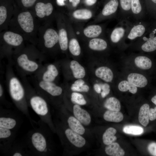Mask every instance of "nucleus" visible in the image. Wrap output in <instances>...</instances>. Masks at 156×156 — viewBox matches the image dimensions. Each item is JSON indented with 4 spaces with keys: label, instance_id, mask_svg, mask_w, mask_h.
<instances>
[{
    "label": "nucleus",
    "instance_id": "1",
    "mask_svg": "<svg viewBox=\"0 0 156 156\" xmlns=\"http://www.w3.org/2000/svg\"><path fill=\"white\" fill-rule=\"evenodd\" d=\"M40 120L36 122L38 127H34L28 133L25 144L31 155L47 156L51 152V145L45 128L47 125Z\"/></svg>",
    "mask_w": 156,
    "mask_h": 156
},
{
    "label": "nucleus",
    "instance_id": "2",
    "mask_svg": "<svg viewBox=\"0 0 156 156\" xmlns=\"http://www.w3.org/2000/svg\"><path fill=\"white\" fill-rule=\"evenodd\" d=\"M29 105L39 117L40 120L50 129L53 128L50 110L47 102L42 97L35 95L31 96L29 100Z\"/></svg>",
    "mask_w": 156,
    "mask_h": 156
},
{
    "label": "nucleus",
    "instance_id": "3",
    "mask_svg": "<svg viewBox=\"0 0 156 156\" xmlns=\"http://www.w3.org/2000/svg\"><path fill=\"white\" fill-rule=\"evenodd\" d=\"M119 9V0H106L100 12L96 16L92 24H96L105 20L117 18Z\"/></svg>",
    "mask_w": 156,
    "mask_h": 156
},
{
    "label": "nucleus",
    "instance_id": "4",
    "mask_svg": "<svg viewBox=\"0 0 156 156\" xmlns=\"http://www.w3.org/2000/svg\"><path fill=\"white\" fill-rule=\"evenodd\" d=\"M131 20L118 21L117 25L108 34V39L113 44H125V39L129 27Z\"/></svg>",
    "mask_w": 156,
    "mask_h": 156
},
{
    "label": "nucleus",
    "instance_id": "5",
    "mask_svg": "<svg viewBox=\"0 0 156 156\" xmlns=\"http://www.w3.org/2000/svg\"><path fill=\"white\" fill-rule=\"evenodd\" d=\"M140 49L143 51L151 52L156 50V26L151 25L146 33L136 40Z\"/></svg>",
    "mask_w": 156,
    "mask_h": 156
},
{
    "label": "nucleus",
    "instance_id": "6",
    "mask_svg": "<svg viewBox=\"0 0 156 156\" xmlns=\"http://www.w3.org/2000/svg\"><path fill=\"white\" fill-rule=\"evenodd\" d=\"M150 25L148 23L144 20L131 21L125 42L127 40L131 42L137 40L146 33Z\"/></svg>",
    "mask_w": 156,
    "mask_h": 156
},
{
    "label": "nucleus",
    "instance_id": "7",
    "mask_svg": "<svg viewBox=\"0 0 156 156\" xmlns=\"http://www.w3.org/2000/svg\"><path fill=\"white\" fill-rule=\"evenodd\" d=\"M106 24H92L77 31L79 36L88 39L105 36Z\"/></svg>",
    "mask_w": 156,
    "mask_h": 156
},
{
    "label": "nucleus",
    "instance_id": "8",
    "mask_svg": "<svg viewBox=\"0 0 156 156\" xmlns=\"http://www.w3.org/2000/svg\"><path fill=\"white\" fill-rule=\"evenodd\" d=\"M19 118L10 111L0 110V127L15 131L20 126Z\"/></svg>",
    "mask_w": 156,
    "mask_h": 156
},
{
    "label": "nucleus",
    "instance_id": "9",
    "mask_svg": "<svg viewBox=\"0 0 156 156\" xmlns=\"http://www.w3.org/2000/svg\"><path fill=\"white\" fill-rule=\"evenodd\" d=\"M147 14L145 0H131V19H132V21L144 20Z\"/></svg>",
    "mask_w": 156,
    "mask_h": 156
},
{
    "label": "nucleus",
    "instance_id": "10",
    "mask_svg": "<svg viewBox=\"0 0 156 156\" xmlns=\"http://www.w3.org/2000/svg\"><path fill=\"white\" fill-rule=\"evenodd\" d=\"M16 131L0 127V149L5 154L14 142Z\"/></svg>",
    "mask_w": 156,
    "mask_h": 156
},
{
    "label": "nucleus",
    "instance_id": "11",
    "mask_svg": "<svg viewBox=\"0 0 156 156\" xmlns=\"http://www.w3.org/2000/svg\"><path fill=\"white\" fill-rule=\"evenodd\" d=\"M94 13L90 8H76L71 11L70 17L71 21L77 22H81L90 20L93 18Z\"/></svg>",
    "mask_w": 156,
    "mask_h": 156
},
{
    "label": "nucleus",
    "instance_id": "12",
    "mask_svg": "<svg viewBox=\"0 0 156 156\" xmlns=\"http://www.w3.org/2000/svg\"><path fill=\"white\" fill-rule=\"evenodd\" d=\"M17 20L21 27L25 32L29 33L33 31L34 20L30 12H25L20 13L18 15Z\"/></svg>",
    "mask_w": 156,
    "mask_h": 156
},
{
    "label": "nucleus",
    "instance_id": "13",
    "mask_svg": "<svg viewBox=\"0 0 156 156\" xmlns=\"http://www.w3.org/2000/svg\"><path fill=\"white\" fill-rule=\"evenodd\" d=\"M119 9L116 18L118 21L131 20V0H119Z\"/></svg>",
    "mask_w": 156,
    "mask_h": 156
},
{
    "label": "nucleus",
    "instance_id": "14",
    "mask_svg": "<svg viewBox=\"0 0 156 156\" xmlns=\"http://www.w3.org/2000/svg\"><path fill=\"white\" fill-rule=\"evenodd\" d=\"M63 132L66 138L75 146L81 148L85 144L86 141L84 138L70 129H66Z\"/></svg>",
    "mask_w": 156,
    "mask_h": 156
},
{
    "label": "nucleus",
    "instance_id": "15",
    "mask_svg": "<svg viewBox=\"0 0 156 156\" xmlns=\"http://www.w3.org/2000/svg\"><path fill=\"white\" fill-rule=\"evenodd\" d=\"M12 156H29L31 154L26 144L14 142L5 154Z\"/></svg>",
    "mask_w": 156,
    "mask_h": 156
},
{
    "label": "nucleus",
    "instance_id": "16",
    "mask_svg": "<svg viewBox=\"0 0 156 156\" xmlns=\"http://www.w3.org/2000/svg\"><path fill=\"white\" fill-rule=\"evenodd\" d=\"M39 86L45 93L52 96H59L62 93V88L52 82L43 80L40 82Z\"/></svg>",
    "mask_w": 156,
    "mask_h": 156
},
{
    "label": "nucleus",
    "instance_id": "17",
    "mask_svg": "<svg viewBox=\"0 0 156 156\" xmlns=\"http://www.w3.org/2000/svg\"><path fill=\"white\" fill-rule=\"evenodd\" d=\"M105 36L90 39L88 46L92 50L101 51L105 50L108 47V43Z\"/></svg>",
    "mask_w": 156,
    "mask_h": 156
},
{
    "label": "nucleus",
    "instance_id": "18",
    "mask_svg": "<svg viewBox=\"0 0 156 156\" xmlns=\"http://www.w3.org/2000/svg\"><path fill=\"white\" fill-rule=\"evenodd\" d=\"M73 113L75 117L82 124L85 125H88L91 121V118L89 113L81 108L79 105L75 104L73 107Z\"/></svg>",
    "mask_w": 156,
    "mask_h": 156
},
{
    "label": "nucleus",
    "instance_id": "19",
    "mask_svg": "<svg viewBox=\"0 0 156 156\" xmlns=\"http://www.w3.org/2000/svg\"><path fill=\"white\" fill-rule=\"evenodd\" d=\"M17 62L19 66L27 71L34 72L38 67V64L34 61L29 60L27 55L25 54H21L18 57Z\"/></svg>",
    "mask_w": 156,
    "mask_h": 156
},
{
    "label": "nucleus",
    "instance_id": "20",
    "mask_svg": "<svg viewBox=\"0 0 156 156\" xmlns=\"http://www.w3.org/2000/svg\"><path fill=\"white\" fill-rule=\"evenodd\" d=\"M45 47L48 48L53 47L59 42L58 33L52 28H49L43 36Z\"/></svg>",
    "mask_w": 156,
    "mask_h": 156
},
{
    "label": "nucleus",
    "instance_id": "21",
    "mask_svg": "<svg viewBox=\"0 0 156 156\" xmlns=\"http://www.w3.org/2000/svg\"><path fill=\"white\" fill-rule=\"evenodd\" d=\"M35 9L37 16L40 18H43L51 15L53 13V7L50 3H44L39 2L36 4Z\"/></svg>",
    "mask_w": 156,
    "mask_h": 156
},
{
    "label": "nucleus",
    "instance_id": "22",
    "mask_svg": "<svg viewBox=\"0 0 156 156\" xmlns=\"http://www.w3.org/2000/svg\"><path fill=\"white\" fill-rule=\"evenodd\" d=\"M128 81L138 87L143 88L146 86L148 80L143 75L138 73H132L128 76Z\"/></svg>",
    "mask_w": 156,
    "mask_h": 156
},
{
    "label": "nucleus",
    "instance_id": "23",
    "mask_svg": "<svg viewBox=\"0 0 156 156\" xmlns=\"http://www.w3.org/2000/svg\"><path fill=\"white\" fill-rule=\"evenodd\" d=\"M4 41L8 44L13 46L20 45L23 41V38L20 35L10 31L5 32L3 36Z\"/></svg>",
    "mask_w": 156,
    "mask_h": 156
},
{
    "label": "nucleus",
    "instance_id": "24",
    "mask_svg": "<svg viewBox=\"0 0 156 156\" xmlns=\"http://www.w3.org/2000/svg\"><path fill=\"white\" fill-rule=\"evenodd\" d=\"M96 76L106 82H110L114 77L113 73L111 70L106 66H101L95 70Z\"/></svg>",
    "mask_w": 156,
    "mask_h": 156
},
{
    "label": "nucleus",
    "instance_id": "25",
    "mask_svg": "<svg viewBox=\"0 0 156 156\" xmlns=\"http://www.w3.org/2000/svg\"><path fill=\"white\" fill-rule=\"evenodd\" d=\"M67 123L70 128L77 133L82 135L85 130L82 123L75 117L70 116L68 118Z\"/></svg>",
    "mask_w": 156,
    "mask_h": 156
},
{
    "label": "nucleus",
    "instance_id": "26",
    "mask_svg": "<svg viewBox=\"0 0 156 156\" xmlns=\"http://www.w3.org/2000/svg\"><path fill=\"white\" fill-rule=\"evenodd\" d=\"M107 155L111 156H123L125 154L124 150L117 142H113L107 145L105 148Z\"/></svg>",
    "mask_w": 156,
    "mask_h": 156
},
{
    "label": "nucleus",
    "instance_id": "27",
    "mask_svg": "<svg viewBox=\"0 0 156 156\" xmlns=\"http://www.w3.org/2000/svg\"><path fill=\"white\" fill-rule=\"evenodd\" d=\"M70 67L71 70L73 75L76 79L83 78L86 75V72L84 67L77 61L72 60L70 63Z\"/></svg>",
    "mask_w": 156,
    "mask_h": 156
},
{
    "label": "nucleus",
    "instance_id": "28",
    "mask_svg": "<svg viewBox=\"0 0 156 156\" xmlns=\"http://www.w3.org/2000/svg\"><path fill=\"white\" fill-rule=\"evenodd\" d=\"M134 61L135 65L142 70L149 69L152 66V62L151 60L146 56H137L135 58Z\"/></svg>",
    "mask_w": 156,
    "mask_h": 156
},
{
    "label": "nucleus",
    "instance_id": "29",
    "mask_svg": "<svg viewBox=\"0 0 156 156\" xmlns=\"http://www.w3.org/2000/svg\"><path fill=\"white\" fill-rule=\"evenodd\" d=\"M149 109V105L146 103L141 107L139 110V120L140 122L144 127H146L149 122L148 114Z\"/></svg>",
    "mask_w": 156,
    "mask_h": 156
},
{
    "label": "nucleus",
    "instance_id": "30",
    "mask_svg": "<svg viewBox=\"0 0 156 156\" xmlns=\"http://www.w3.org/2000/svg\"><path fill=\"white\" fill-rule=\"evenodd\" d=\"M103 117L104 119L107 121L115 122H120L123 118V115L121 112L109 110L105 112Z\"/></svg>",
    "mask_w": 156,
    "mask_h": 156
},
{
    "label": "nucleus",
    "instance_id": "31",
    "mask_svg": "<svg viewBox=\"0 0 156 156\" xmlns=\"http://www.w3.org/2000/svg\"><path fill=\"white\" fill-rule=\"evenodd\" d=\"M59 74L57 68L54 65L51 64L47 67V70L44 73L42 79L43 81L52 82Z\"/></svg>",
    "mask_w": 156,
    "mask_h": 156
},
{
    "label": "nucleus",
    "instance_id": "32",
    "mask_svg": "<svg viewBox=\"0 0 156 156\" xmlns=\"http://www.w3.org/2000/svg\"><path fill=\"white\" fill-rule=\"evenodd\" d=\"M116 133V130L113 127H110L107 129L103 135V143L107 145L114 142L117 139L115 135Z\"/></svg>",
    "mask_w": 156,
    "mask_h": 156
},
{
    "label": "nucleus",
    "instance_id": "33",
    "mask_svg": "<svg viewBox=\"0 0 156 156\" xmlns=\"http://www.w3.org/2000/svg\"><path fill=\"white\" fill-rule=\"evenodd\" d=\"M104 107L108 110L119 111L121 109L120 102L116 98L110 97L106 99L104 103Z\"/></svg>",
    "mask_w": 156,
    "mask_h": 156
},
{
    "label": "nucleus",
    "instance_id": "34",
    "mask_svg": "<svg viewBox=\"0 0 156 156\" xmlns=\"http://www.w3.org/2000/svg\"><path fill=\"white\" fill-rule=\"evenodd\" d=\"M119 90L121 91L125 92L128 90L133 94L137 91V87L130 83L128 81L123 80L120 81L118 86Z\"/></svg>",
    "mask_w": 156,
    "mask_h": 156
},
{
    "label": "nucleus",
    "instance_id": "35",
    "mask_svg": "<svg viewBox=\"0 0 156 156\" xmlns=\"http://www.w3.org/2000/svg\"><path fill=\"white\" fill-rule=\"evenodd\" d=\"M123 131L125 133L133 135H139L143 133V129L141 127L132 125L125 126Z\"/></svg>",
    "mask_w": 156,
    "mask_h": 156
},
{
    "label": "nucleus",
    "instance_id": "36",
    "mask_svg": "<svg viewBox=\"0 0 156 156\" xmlns=\"http://www.w3.org/2000/svg\"><path fill=\"white\" fill-rule=\"evenodd\" d=\"M71 100L73 103L79 105H84L86 104V101L83 95L79 93L73 92L71 95Z\"/></svg>",
    "mask_w": 156,
    "mask_h": 156
},
{
    "label": "nucleus",
    "instance_id": "37",
    "mask_svg": "<svg viewBox=\"0 0 156 156\" xmlns=\"http://www.w3.org/2000/svg\"><path fill=\"white\" fill-rule=\"evenodd\" d=\"M148 13L153 16L156 10V0H145Z\"/></svg>",
    "mask_w": 156,
    "mask_h": 156
},
{
    "label": "nucleus",
    "instance_id": "38",
    "mask_svg": "<svg viewBox=\"0 0 156 156\" xmlns=\"http://www.w3.org/2000/svg\"><path fill=\"white\" fill-rule=\"evenodd\" d=\"M70 88L72 90L75 92H87L89 90V86L84 84L82 86H77L73 83Z\"/></svg>",
    "mask_w": 156,
    "mask_h": 156
},
{
    "label": "nucleus",
    "instance_id": "39",
    "mask_svg": "<svg viewBox=\"0 0 156 156\" xmlns=\"http://www.w3.org/2000/svg\"><path fill=\"white\" fill-rule=\"evenodd\" d=\"M101 90V95L102 98H105L109 93L110 91V87L109 85L107 83L100 84Z\"/></svg>",
    "mask_w": 156,
    "mask_h": 156
},
{
    "label": "nucleus",
    "instance_id": "40",
    "mask_svg": "<svg viewBox=\"0 0 156 156\" xmlns=\"http://www.w3.org/2000/svg\"><path fill=\"white\" fill-rule=\"evenodd\" d=\"M7 16L6 8L3 6L0 7V25L2 24L5 21Z\"/></svg>",
    "mask_w": 156,
    "mask_h": 156
},
{
    "label": "nucleus",
    "instance_id": "41",
    "mask_svg": "<svg viewBox=\"0 0 156 156\" xmlns=\"http://www.w3.org/2000/svg\"><path fill=\"white\" fill-rule=\"evenodd\" d=\"M68 0L70 11L77 8L81 2V0Z\"/></svg>",
    "mask_w": 156,
    "mask_h": 156
},
{
    "label": "nucleus",
    "instance_id": "42",
    "mask_svg": "<svg viewBox=\"0 0 156 156\" xmlns=\"http://www.w3.org/2000/svg\"><path fill=\"white\" fill-rule=\"evenodd\" d=\"M147 148L151 155L156 156V143L152 142L150 143L148 145Z\"/></svg>",
    "mask_w": 156,
    "mask_h": 156
},
{
    "label": "nucleus",
    "instance_id": "43",
    "mask_svg": "<svg viewBox=\"0 0 156 156\" xmlns=\"http://www.w3.org/2000/svg\"><path fill=\"white\" fill-rule=\"evenodd\" d=\"M148 116L149 120L151 121L156 119V107L154 108L150 109Z\"/></svg>",
    "mask_w": 156,
    "mask_h": 156
},
{
    "label": "nucleus",
    "instance_id": "44",
    "mask_svg": "<svg viewBox=\"0 0 156 156\" xmlns=\"http://www.w3.org/2000/svg\"><path fill=\"white\" fill-rule=\"evenodd\" d=\"M98 0H83V3L87 8H89L95 5Z\"/></svg>",
    "mask_w": 156,
    "mask_h": 156
},
{
    "label": "nucleus",
    "instance_id": "45",
    "mask_svg": "<svg viewBox=\"0 0 156 156\" xmlns=\"http://www.w3.org/2000/svg\"><path fill=\"white\" fill-rule=\"evenodd\" d=\"M36 0H21L23 5L25 7L29 8L32 6Z\"/></svg>",
    "mask_w": 156,
    "mask_h": 156
},
{
    "label": "nucleus",
    "instance_id": "46",
    "mask_svg": "<svg viewBox=\"0 0 156 156\" xmlns=\"http://www.w3.org/2000/svg\"><path fill=\"white\" fill-rule=\"evenodd\" d=\"M94 88L98 93H100L101 92V88L100 84H95L94 85Z\"/></svg>",
    "mask_w": 156,
    "mask_h": 156
},
{
    "label": "nucleus",
    "instance_id": "47",
    "mask_svg": "<svg viewBox=\"0 0 156 156\" xmlns=\"http://www.w3.org/2000/svg\"><path fill=\"white\" fill-rule=\"evenodd\" d=\"M84 81L81 79H80L75 81L74 84L77 86H82L84 84Z\"/></svg>",
    "mask_w": 156,
    "mask_h": 156
},
{
    "label": "nucleus",
    "instance_id": "48",
    "mask_svg": "<svg viewBox=\"0 0 156 156\" xmlns=\"http://www.w3.org/2000/svg\"><path fill=\"white\" fill-rule=\"evenodd\" d=\"M66 0H57V3L60 5H63L65 4L64 1Z\"/></svg>",
    "mask_w": 156,
    "mask_h": 156
},
{
    "label": "nucleus",
    "instance_id": "49",
    "mask_svg": "<svg viewBox=\"0 0 156 156\" xmlns=\"http://www.w3.org/2000/svg\"><path fill=\"white\" fill-rule=\"evenodd\" d=\"M3 90L1 84L0 85V97H1L3 95Z\"/></svg>",
    "mask_w": 156,
    "mask_h": 156
},
{
    "label": "nucleus",
    "instance_id": "50",
    "mask_svg": "<svg viewBox=\"0 0 156 156\" xmlns=\"http://www.w3.org/2000/svg\"><path fill=\"white\" fill-rule=\"evenodd\" d=\"M151 101L156 105V95L152 98Z\"/></svg>",
    "mask_w": 156,
    "mask_h": 156
},
{
    "label": "nucleus",
    "instance_id": "51",
    "mask_svg": "<svg viewBox=\"0 0 156 156\" xmlns=\"http://www.w3.org/2000/svg\"><path fill=\"white\" fill-rule=\"evenodd\" d=\"M153 16H154L156 18V10L155 12L153 14Z\"/></svg>",
    "mask_w": 156,
    "mask_h": 156
},
{
    "label": "nucleus",
    "instance_id": "52",
    "mask_svg": "<svg viewBox=\"0 0 156 156\" xmlns=\"http://www.w3.org/2000/svg\"><path fill=\"white\" fill-rule=\"evenodd\" d=\"M155 24V25L156 26V22L155 23H154Z\"/></svg>",
    "mask_w": 156,
    "mask_h": 156
},
{
    "label": "nucleus",
    "instance_id": "53",
    "mask_svg": "<svg viewBox=\"0 0 156 156\" xmlns=\"http://www.w3.org/2000/svg\"><path fill=\"white\" fill-rule=\"evenodd\" d=\"M104 1H106V0H103Z\"/></svg>",
    "mask_w": 156,
    "mask_h": 156
}]
</instances>
